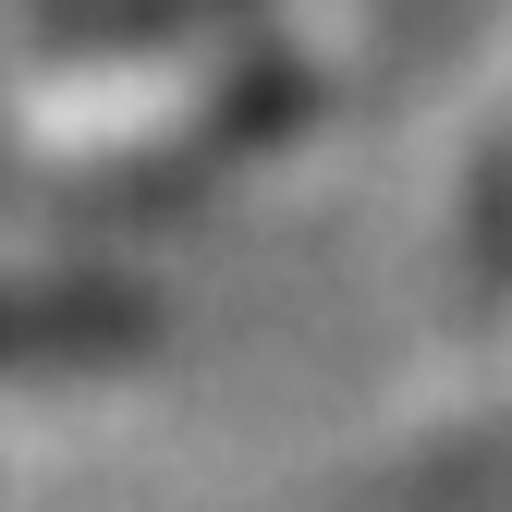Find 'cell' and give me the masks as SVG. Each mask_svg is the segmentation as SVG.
<instances>
[{
    "instance_id": "obj_1",
    "label": "cell",
    "mask_w": 512,
    "mask_h": 512,
    "mask_svg": "<svg viewBox=\"0 0 512 512\" xmlns=\"http://www.w3.org/2000/svg\"><path fill=\"white\" fill-rule=\"evenodd\" d=\"M147 305L122 293H0V354H135Z\"/></svg>"
}]
</instances>
